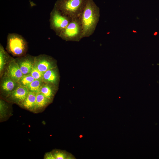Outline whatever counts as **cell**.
Instances as JSON below:
<instances>
[{
    "mask_svg": "<svg viewBox=\"0 0 159 159\" xmlns=\"http://www.w3.org/2000/svg\"><path fill=\"white\" fill-rule=\"evenodd\" d=\"M100 16V9L93 0H87L79 18L81 22L82 38L92 35L95 30Z\"/></svg>",
    "mask_w": 159,
    "mask_h": 159,
    "instance_id": "1",
    "label": "cell"
},
{
    "mask_svg": "<svg viewBox=\"0 0 159 159\" xmlns=\"http://www.w3.org/2000/svg\"><path fill=\"white\" fill-rule=\"evenodd\" d=\"M87 0H57L55 6L61 12L71 19L79 18Z\"/></svg>",
    "mask_w": 159,
    "mask_h": 159,
    "instance_id": "2",
    "label": "cell"
},
{
    "mask_svg": "<svg viewBox=\"0 0 159 159\" xmlns=\"http://www.w3.org/2000/svg\"><path fill=\"white\" fill-rule=\"evenodd\" d=\"M28 45L25 39L16 33H9L7 38L6 49L13 56L18 57L25 55Z\"/></svg>",
    "mask_w": 159,
    "mask_h": 159,
    "instance_id": "3",
    "label": "cell"
},
{
    "mask_svg": "<svg viewBox=\"0 0 159 159\" xmlns=\"http://www.w3.org/2000/svg\"><path fill=\"white\" fill-rule=\"evenodd\" d=\"M71 20L54 6L50 14V28L58 36L66 28Z\"/></svg>",
    "mask_w": 159,
    "mask_h": 159,
    "instance_id": "4",
    "label": "cell"
},
{
    "mask_svg": "<svg viewBox=\"0 0 159 159\" xmlns=\"http://www.w3.org/2000/svg\"><path fill=\"white\" fill-rule=\"evenodd\" d=\"M58 36L66 41L79 42L82 39V26L79 18L72 19Z\"/></svg>",
    "mask_w": 159,
    "mask_h": 159,
    "instance_id": "5",
    "label": "cell"
},
{
    "mask_svg": "<svg viewBox=\"0 0 159 159\" xmlns=\"http://www.w3.org/2000/svg\"><path fill=\"white\" fill-rule=\"evenodd\" d=\"M34 66L43 74L47 71L58 66L55 59L45 54L35 57Z\"/></svg>",
    "mask_w": 159,
    "mask_h": 159,
    "instance_id": "6",
    "label": "cell"
},
{
    "mask_svg": "<svg viewBox=\"0 0 159 159\" xmlns=\"http://www.w3.org/2000/svg\"><path fill=\"white\" fill-rule=\"evenodd\" d=\"M2 76L0 83V92L1 97L4 99L19 85L5 72Z\"/></svg>",
    "mask_w": 159,
    "mask_h": 159,
    "instance_id": "7",
    "label": "cell"
},
{
    "mask_svg": "<svg viewBox=\"0 0 159 159\" xmlns=\"http://www.w3.org/2000/svg\"><path fill=\"white\" fill-rule=\"evenodd\" d=\"M29 91L26 87L19 85L4 99L6 101L19 105L24 100Z\"/></svg>",
    "mask_w": 159,
    "mask_h": 159,
    "instance_id": "8",
    "label": "cell"
},
{
    "mask_svg": "<svg viewBox=\"0 0 159 159\" xmlns=\"http://www.w3.org/2000/svg\"><path fill=\"white\" fill-rule=\"evenodd\" d=\"M35 57L28 54L15 59L24 75L30 74L33 67Z\"/></svg>",
    "mask_w": 159,
    "mask_h": 159,
    "instance_id": "9",
    "label": "cell"
},
{
    "mask_svg": "<svg viewBox=\"0 0 159 159\" xmlns=\"http://www.w3.org/2000/svg\"><path fill=\"white\" fill-rule=\"evenodd\" d=\"M4 72L17 82L24 75L15 59L12 57L8 64Z\"/></svg>",
    "mask_w": 159,
    "mask_h": 159,
    "instance_id": "10",
    "label": "cell"
},
{
    "mask_svg": "<svg viewBox=\"0 0 159 159\" xmlns=\"http://www.w3.org/2000/svg\"><path fill=\"white\" fill-rule=\"evenodd\" d=\"M60 78L57 66L45 72L43 74L42 80L44 83L59 87Z\"/></svg>",
    "mask_w": 159,
    "mask_h": 159,
    "instance_id": "11",
    "label": "cell"
},
{
    "mask_svg": "<svg viewBox=\"0 0 159 159\" xmlns=\"http://www.w3.org/2000/svg\"><path fill=\"white\" fill-rule=\"evenodd\" d=\"M37 93L29 92L27 96L19 105L22 108L35 113Z\"/></svg>",
    "mask_w": 159,
    "mask_h": 159,
    "instance_id": "12",
    "label": "cell"
},
{
    "mask_svg": "<svg viewBox=\"0 0 159 159\" xmlns=\"http://www.w3.org/2000/svg\"><path fill=\"white\" fill-rule=\"evenodd\" d=\"M58 87L44 82L39 92L42 93L48 99L53 101Z\"/></svg>",
    "mask_w": 159,
    "mask_h": 159,
    "instance_id": "13",
    "label": "cell"
},
{
    "mask_svg": "<svg viewBox=\"0 0 159 159\" xmlns=\"http://www.w3.org/2000/svg\"><path fill=\"white\" fill-rule=\"evenodd\" d=\"M52 102V101L48 99L42 93L40 92L37 93L36 94L35 113L41 112Z\"/></svg>",
    "mask_w": 159,
    "mask_h": 159,
    "instance_id": "14",
    "label": "cell"
},
{
    "mask_svg": "<svg viewBox=\"0 0 159 159\" xmlns=\"http://www.w3.org/2000/svg\"><path fill=\"white\" fill-rule=\"evenodd\" d=\"M12 58L0 44V74L1 77L4 73L7 65Z\"/></svg>",
    "mask_w": 159,
    "mask_h": 159,
    "instance_id": "15",
    "label": "cell"
},
{
    "mask_svg": "<svg viewBox=\"0 0 159 159\" xmlns=\"http://www.w3.org/2000/svg\"><path fill=\"white\" fill-rule=\"evenodd\" d=\"M9 108L8 104L2 99L0 100V119L1 121H4L10 116Z\"/></svg>",
    "mask_w": 159,
    "mask_h": 159,
    "instance_id": "16",
    "label": "cell"
},
{
    "mask_svg": "<svg viewBox=\"0 0 159 159\" xmlns=\"http://www.w3.org/2000/svg\"><path fill=\"white\" fill-rule=\"evenodd\" d=\"M55 159H72L74 157L71 154L64 150H55L52 151Z\"/></svg>",
    "mask_w": 159,
    "mask_h": 159,
    "instance_id": "17",
    "label": "cell"
},
{
    "mask_svg": "<svg viewBox=\"0 0 159 159\" xmlns=\"http://www.w3.org/2000/svg\"><path fill=\"white\" fill-rule=\"evenodd\" d=\"M44 83L42 80H35L27 87L29 92L37 93L39 92Z\"/></svg>",
    "mask_w": 159,
    "mask_h": 159,
    "instance_id": "18",
    "label": "cell"
},
{
    "mask_svg": "<svg viewBox=\"0 0 159 159\" xmlns=\"http://www.w3.org/2000/svg\"><path fill=\"white\" fill-rule=\"evenodd\" d=\"M35 79L31 75L29 74L23 75L18 82L21 86L27 87Z\"/></svg>",
    "mask_w": 159,
    "mask_h": 159,
    "instance_id": "19",
    "label": "cell"
},
{
    "mask_svg": "<svg viewBox=\"0 0 159 159\" xmlns=\"http://www.w3.org/2000/svg\"><path fill=\"white\" fill-rule=\"evenodd\" d=\"M30 74L35 80H43V74L34 65Z\"/></svg>",
    "mask_w": 159,
    "mask_h": 159,
    "instance_id": "20",
    "label": "cell"
},
{
    "mask_svg": "<svg viewBox=\"0 0 159 159\" xmlns=\"http://www.w3.org/2000/svg\"><path fill=\"white\" fill-rule=\"evenodd\" d=\"M44 158L45 159H55L52 151L46 153Z\"/></svg>",
    "mask_w": 159,
    "mask_h": 159,
    "instance_id": "21",
    "label": "cell"
}]
</instances>
